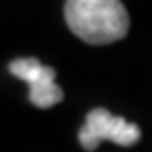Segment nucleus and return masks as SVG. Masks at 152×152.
I'll list each match as a JSON object with an SVG mask.
<instances>
[{
  "label": "nucleus",
  "mask_w": 152,
  "mask_h": 152,
  "mask_svg": "<svg viewBox=\"0 0 152 152\" xmlns=\"http://www.w3.org/2000/svg\"><path fill=\"white\" fill-rule=\"evenodd\" d=\"M142 137L137 125L127 123L123 116H114L106 108H95L87 114L85 125L78 131V142L85 150H95L104 140H110L118 146H133Z\"/></svg>",
  "instance_id": "f03ea898"
},
{
  "label": "nucleus",
  "mask_w": 152,
  "mask_h": 152,
  "mask_svg": "<svg viewBox=\"0 0 152 152\" xmlns=\"http://www.w3.org/2000/svg\"><path fill=\"white\" fill-rule=\"evenodd\" d=\"M9 72L30 85V102L36 108H51L64 99L61 87L55 83V70L42 66L36 57H21L9 66Z\"/></svg>",
  "instance_id": "7ed1b4c3"
},
{
  "label": "nucleus",
  "mask_w": 152,
  "mask_h": 152,
  "mask_svg": "<svg viewBox=\"0 0 152 152\" xmlns=\"http://www.w3.org/2000/svg\"><path fill=\"white\" fill-rule=\"evenodd\" d=\"M66 23L87 45H110L127 36L129 13L118 0H68Z\"/></svg>",
  "instance_id": "f257e3e1"
}]
</instances>
